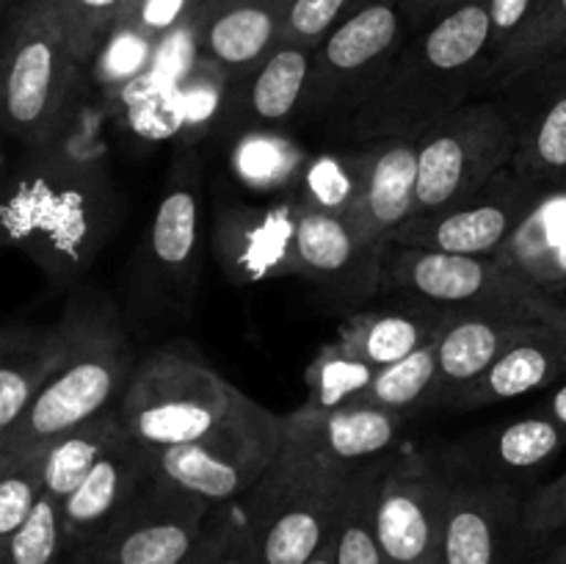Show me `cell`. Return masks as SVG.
I'll use <instances>...</instances> for the list:
<instances>
[{
    "label": "cell",
    "mask_w": 566,
    "mask_h": 564,
    "mask_svg": "<svg viewBox=\"0 0 566 564\" xmlns=\"http://www.w3.org/2000/svg\"><path fill=\"white\" fill-rule=\"evenodd\" d=\"M122 197L108 171L48 147H25L6 171L0 227L11 247L64 282L83 274L122 219Z\"/></svg>",
    "instance_id": "1"
},
{
    "label": "cell",
    "mask_w": 566,
    "mask_h": 564,
    "mask_svg": "<svg viewBox=\"0 0 566 564\" xmlns=\"http://www.w3.org/2000/svg\"><path fill=\"white\" fill-rule=\"evenodd\" d=\"M490 3H464L437 20L407 53L396 55L370 97L340 127L346 142L412 138L479 97L490 72Z\"/></svg>",
    "instance_id": "2"
},
{
    "label": "cell",
    "mask_w": 566,
    "mask_h": 564,
    "mask_svg": "<svg viewBox=\"0 0 566 564\" xmlns=\"http://www.w3.org/2000/svg\"><path fill=\"white\" fill-rule=\"evenodd\" d=\"M66 352L59 370L9 437L0 453L50 446L122 404L138 368L136 348L114 304L97 291H77L61 313Z\"/></svg>",
    "instance_id": "3"
},
{
    "label": "cell",
    "mask_w": 566,
    "mask_h": 564,
    "mask_svg": "<svg viewBox=\"0 0 566 564\" xmlns=\"http://www.w3.org/2000/svg\"><path fill=\"white\" fill-rule=\"evenodd\" d=\"M354 464L285 435L280 457L238 501L263 564H307L335 540Z\"/></svg>",
    "instance_id": "4"
},
{
    "label": "cell",
    "mask_w": 566,
    "mask_h": 564,
    "mask_svg": "<svg viewBox=\"0 0 566 564\" xmlns=\"http://www.w3.org/2000/svg\"><path fill=\"white\" fill-rule=\"evenodd\" d=\"M381 293L434 304L451 315L564 326L566 304L484 254H448L387 243L381 254Z\"/></svg>",
    "instance_id": "5"
},
{
    "label": "cell",
    "mask_w": 566,
    "mask_h": 564,
    "mask_svg": "<svg viewBox=\"0 0 566 564\" xmlns=\"http://www.w3.org/2000/svg\"><path fill=\"white\" fill-rule=\"evenodd\" d=\"M235 390L191 343H166L138 359L119 415L127 435L149 451L188 446L224 420Z\"/></svg>",
    "instance_id": "6"
},
{
    "label": "cell",
    "mask_w": 566,
    "mask_h": 564,
    "mask_svg": "<svg viewBox=\"0 0 566 564\" xmlns=\"http://www.w3.org/2000/svg\"><path fill=\"white\" fill-rule=\"evenodd\" d=\"M517 130L497 94H481L418 138L415 216L442 213L512 169Z\"/></svg>",
    "instance_id": "7"
},
{
    "label": "cell",
    "mask_w": 566,
    "mask_h": 564,
    "mask_svg": "<svg viewBox=\"0 0 566 564\" xmlns=\"http://www.w3.org/2000/svg\"><path fill=\"white\" fill-rule=\"evenodd\" d=\"M285 446V424L243 390L230 412L202 440L149 451L160 479L202 495L213 506L238 503L274 464Z\"/></svg>",
    "instance_id": "8"
},
{
    "label": "cell",
    "mask_w": 566,
    "mask_h": 564,
    "mask_svg": "<svg viewBox=\"0 0 566 564\" xmlns=\"http://www.w3.org/2000/svg\"><path fill=\"white\" fill-rule=\"evenodd\" d=\"M83 64L48 11L17 25L3 59V122L22 147L61 142L81 97Z\"/></svg>",
    "instance_id": "9"
},
{
    "label": "cell",
    "mask_w": 566,
    "mask_h": 564,
    "mask_svg": "<svg viewBox=\"0 0 566 564\" xmlns=\"http://www.w3.org/2000/svg\"><path fill=\"white\" fill-rule=\"evenodd\" d=\"M216 509L202 495L153 473L119 518L70 564H188L197 556Z\"/></svg>",
    "instance_id": "10"
},
{
    "label": "cell",
    "mask_w": 566,
    "mask_h": 564,
    "mask_svg": "<svg viewBox=\"0 0 566 564\" xmlns=\"http://www.w3.org/2000/svg\"><path fill=\"white\" fill-rule=\"evenodd\" d=\"M398 31L401 20L396 6L385 0L363 6L337 22L313 55L302 114L335 122L340 130L390 70Z\"/></svg>",
    "instance_id": "11"
},
{
    "label": "cell",
    "mask_w": 566,
    "mask_h": 564,
    "mask_svg": "<svg viewBox=\"0 0 566 564\" xmlns=\"http://www.w3.org/2000/svg\"><path fill=\"white\" fill-rule=\"evenodd\" d=\"M202 180L197 158L182 155L158 199L142 254L138 282L149 310L182 315L191 310L199 280V224H202Z\"/></svg>",
    "instance_id": "12"
},
{
    "label": "cell",
    "mask_w": 566,
    "mask_h": 564,
    "mask_svg": "<svg viewBox=\"0 0 566 564\" xmlns=\"http://www.w3.org/2000/svg\"><path fill=\"white\" fill-rule=\"evenodd\" d=\"M457 476L437 457H392L376 501V531L387 564L440 556L448 501Z\"/></svg>",
    "instance_id": "13"
},
{
    "label": "cell",
    "mask_w": 566,
    "mask_h": 564,
    "mask_svg": "<svg viewBox=\"0 0 566 564\" xmlns=\"http://www.w3.org/2000/svg\"><path fill=\"white\" fill-rule=\"evenodd\" d=\"M545 191L551 188L534 186L514 169H506L464 202L453 205L442 213L409 219L390 238V243L431 249V252L492 258L517 230L520 221L534 210Z\"/></svg>",
    "instance_id": "14"
},
{
    "label": "cell",
    "mask_w": 566,
    "mask_h": 564,
    "mask_svg": "<svg viewBox=\"0 0 566 564\" xmlns=\"http://www.w3.org/2000/svg\"><path fill=\"white\" fill-rule=\"evenodd\" d=\"M525 495L514 484L457 476L442 529V564H523Z\"/></svg>",
    "instance_id": "15"
},
{
    "label": "cell",
    "mask_w": 566,
    "mask_h": 564,
    "mask_svg": "<svg viewBox=\"0 0 566 564\" xmlns=\"http://www.w3.org/2000/svg\"><path fill=\"white\" fill-rule=\"evenodd\" d=\"M492 94L517 130L512 169L539 188L566 186V59L514 75Z\"/></svg>",
    "instance_id": "16"
},
{
    "label": "cell",
    "mask_w": 566,
    "mask_h": 564,
    "mask_svg": "<svg viewBox=\"0 0 566 564\" xmlns=\"http://www.w3.org/2000/svg\"><path fill=\"white\" fill-rule=\"evenodd\" d=\"M296 202L224 205L213 219V254L238 285L298 276Z\"/></svg>",
    "instance_id": "17"
},
{
    "label": "cell",
    "mask_w": 566,
    "mask_h": 564,
    "mask_svg": "<svg viewBox=\"0 0 566 564\" xmlns=\"http://www.w3.org/2000/svg\"><path fill=\"white\" fill-rule=\"evenodd\" d=\"M357 144L359 175L348 213V227L374 247L390 238L415 216L418 194V142L412 138H374Z\"/></svg>",
    "instance_id": "18"
},
{
    "label": "cell",
    "mask_w": 566,
    "mask_h": 564,
    "mask_svg": "<svg viewBox=\"0 0 566 564\" xmlns=\"http://www.w3.org/2000/svg\"><path fill=\"white\" fill-rule=\"evenodd\" d=\"M298 276L337 302H365L381 293L385 247L365 243L340 216L296 205Z\"/></svg>",
    "instance_id": "19"
},
{
    "label": "cell",
    "mask_w": 566,
    "mask_h": 564,
    "mask_svg": "<svg viewBox=\"0 0 566 564\" xmlns=\"http://www.w3.org/2000/svg\"><path fill=\"white\" fill-rule=\"evenodd\" d=\"M564 442V426L547 415L534 412L528 418L481 429L464 440L451 442L442 448L440 459L453 476L514 484L551 462Z\"/></svg>",
    "instance_id": "20"
},
{
    "label": "cell",
    "mask_w": 566,
    "mask_h": 564,
    "mask_svg": "<svg viewBox=\"0 0 566 564\" xmlns=\"http://www.w3.org/2000/svg\"><path fill=\"white\" fill-rule=\"evenodd\" d=\"M313 50L280 44L252 72L247 83L221 97L216 130L232 138L247 133H287L307 97Z\"/></svg>",
    "instance_id": "21"
},
{
    "label": "cell",
    "mask_w": 566,
    "mask_h": 564,
    "mask_svg": "<svg viewBox=\"0 0 566 564\" xmlns=\"http://www.w3.org/2000/svg\"><path fill=\"white\" fill-rule=\"evenodd\" d=\"M153 473L155 468L149 448L133 440L122 426V431L105 448L86 481L64 501V523L72 556L83 551L88 542L97 540L119 518L122 509L138 495V490L153 479Z\"/></svg>",
    "instance_id": "22"
},
{
    "label": "cell",
    "mask_w": 566,
    "mask_h": 564,
    "mask_svg": "<svg viewBox=\"0 0 566 564\" xmlns=\"http://www.w3.org/2000/svg\"><path fill=\"white\" fill-rule=\"evenodd\" d=\"M412 415L370 404H343V407H313L304 401L291 415H282L285 435L307 442L343 464H359L385 457Z\"/></svg>",
    "instance_id": "23"
},
{
    "label": "cell",
    "mask_w": 566,
    "mask_h": 564,
    "mask_svg": "<svg viewBox=\"0 0 566 564\" xmlns=\"http://www.w3.org/2000/svg\"><path fill=\"white\" fill-rule=\"evenodd\" d=\"M539 330H545V326L525 324V321L448 315V324L442 326L440 337H437V363H440V374H437L431 409L451 407V401L464 390V387L473 385V382L479 379V376H484L503 354L512 352L517 343H523L525 337H531Z\"/></svg>",
    "instance_id": "24"
},
{
    "label": "cell",
    "mask_w": 566,
    "mask_h": 564,
    "mask_svg": "<svg viewBox=\"0 0 566 564\" xmlns=\"http://www.w3.org/2000/svg\"><path fill=\"white\" fill-rule=\"evenodd\" d=\"M66 352L61 318L53 326H3L0 335V437L20 426L31 404L59 370Z\"/></svg>",
    "instance_id": "25"
},
{
    "label": "cell",
    "mask_w": 566,
    "mask_h": 564,
    "mask_svg": "<svg viewBox=\"0 0 566 564\" xmlns=\"http://www.w3.org/2000/svg\"><path fill=\"white\" fill-rule=\"evenodd\" d=\"M448 315L434 304L403 299L396 307L348 315L337 332V343L363 363L387 368L434 341L448 324Z\"/></svg>",
    "instance_id": "26"
},
{
    "label": "cell",
    "mask_w": 566,
    "mask_h": 564,
    "mask_svg": "<svg viewBox=\"0 0 566 564\" xmlns=\"http://www.w3.org/2000/svg\"><path fill=\"white\" fill-rule=\"evenodd\" d=\"M566 374V330L562 326H545L525 337L523 343L503 354L484 376L464 387L451 401L453 412H470V409L490 407V404L509 401V398L525 396L551 387L553 382Z\"/></svg>",
    "instance_id": "27"
},
{
    "label": "cell",
    "mask_w": 566,
    "mask_h": 564,
    "mask_svg": "<svg viewBox=\"0 0 566 564\" xmlns=\"http://www.w3.org/2000/svg\"><path fill=\"white\" fill-rule=\"evenodd\" d=\"M492 258L566 304V186L542 194Z\"/></svg>",
    "instance_id": "28"
},
{
    "label": "cell",
    "mask_w": 566,
    "mask_h": 564,
    "mask_svg": "<svg viewBox=\"0 0 566 564\" xmlns=\"http://www.w3.org/2000/svg\"><path fill=\"white\" fill-rule=\"evenodd\" d=\"M280 17L269 3L243 0V3L221 9L205 22L202 36L197 39V50L216 66L230 72H252L280 48Z\"/></svg>",
    "instance_id": "29"
},
{
    "label": "cell",
    "mask_w": 566,
    "mask_h": 564,
    "mask_svg": "<svg viewBox=\"0 0 566 564\" xmlns=\"http://www.w3.org/2000/svg\"><path fill=\"white\" fill-rule=\"evenodd\" d=\"M392 457L396 453L390 451L385 457L354 464L335 531V564H387L376 531V501Z\"/></svg>",
    "instance_id": "30"
},
{
    "label": "cell",
    "mask_w": 566,
    "mask_h": 564,
    "mask_svg": "<svg viewBox=\"0 0 566 564\" xmlns=\"http://www.w3.org/2000/svg\"><path fill=\"white\" fill-rule=\"evenodd\" d=\"M310 155L291 133H247L232 138L230 164L249 191L293 197Z\"/></svg>",
    "instance_id": "31"
},
{
    "label": "cell",
    "mask_w": 566,
    "mask_h": 564,
    "mask_svg": "<svg viewBox=\"0 0 566 564\" xmlns=\"http://www.w3.org/2000/svg\"><path fill=\"white\" fill-rule=\"evenodd\" d=\"M122 415L119 407L111 412L97 415V418L86 420L77 429L66 431L64 437L53 440L48 446V492L55 501L64 503L77 487L86 481L94 464L105 453L116 435L122 431Z\"/></svg>",
    "instance_id": "32"
},
{
    "label": "cell",
    "mask_w": 566,
    "mask_h": 564,
    "mask_svg": "<svg viewBox=\"0 0 566 564\" xmlns=\"http://www.w3.org/2000/svg\"><path fill=\"white\" fill-rule=\"evenodd\" d=\"M437 337L431 343H426L423 348H418L415 354L403 357L401 363H392L387 368L376 370L374 382L359 396L357 404H370V407L392 409V412L407 415H418L420 409H431L437 374H440Z\"/></svg>",
    "instance_id": "33"
},
{
    "label": "cell",
    "mask_w": 566,
    "mask_h": 564,
    "mask_svg": "<svg viewBox=\"0 0 566 564\" xmlns=\"http://www.w3.org/2000/svg\"><path fill=\"white\" fill-rule=\"evenodd\" d=\"M566 50V0H551L539 17H531L523 31L492 59L484 86L497 88L514 75L551 64Z\"/></svg>",
    "instance_id": "34"
},
{
    "label": "cell",
    "mask_w": 566,
    "mask_h": 564,
    "mask_svg": "<svg viewBox=\"0 0 566 564\" xmlns=\"http://www.w3.org/2000/svg\"><path fill=\"white\" fill-rule=\"evenodd\" d=\"M357 175H359V158L357 144L346 142L340 147L321 149V153L310 155L307 166L302 171L293 202L302 208L321 210V213L346 216L354 202V191H357Z\"/></svg>",
    "instance_id": "35"
},
{
    "label": "cell",
    "mask_w": 566,
    "mask_h": 564,
    "mask_svg": "<svg viewBox=\"0 0 566 564\" xmlns=\"http://www.w3.org/2000/svg\"><path fill=\"white\" fill-rule=\"evenodd\" d=\"M72 545L64 523V503L44 492L31 518L0 540V564H70Z\"/></svg>",
    "instance_id": "36"
},
{
    "label": "cell",
    "mask_w": 566,
    "mask_h": 564,
    "mask_svg": "<svg viewBox=\"0 0 566 564\" xmlns=\"http://www.w3.org/2000/svg\"><path fill=\"white\" fill-rule=\"evenodd\" d=\"M48 492V446L0 453V540H9Z\"/></svg>",
    "instance_id": "37"
},
{
    "label": "cell",
    "mask_w": 566,
    "mask_h": 564,
    "mask_svg": "<svg viewBox=\"0 0 566 564\" xmlns=\"http://www.w3.org/2000/svg\"><path fill=\"white\" fill-rule=\"evenodd\" d=\"M374 365L363 363L354 354H348L340 343H329L318 352V357L304 370L307 382V404L313 407H343V404H357L359 396L368 390L376 376Z\"/></svg>",
    "instance_id": "38"
},
{
    "label": "cell",
    "mask_w": 566,
    "mask_h": 564,
    "mask_svg": "<svg viewBox=\"0 0 566 564\" xmlns=\"http://www.w3.org/2000/svg\"><path fill=\"white\" fill-rule=\"evenodd\" d=\"M122 6L125 0H50L44 3V11L61 28L77 61L86 66L97 48L99 33L111 25Z\"/></svg>",
    "instance_id": "39"
},
{
    "label": "cell",
    "mask_w": 566,
    "mask_h": 564,
    "mask_svg": "<svg viewBox=\"0 0 566 564\" xmlns=\"http://www.w3.org/2000/svg\"><path fill=\"white\" fill-rule=\"evenodd\" d=\"M188 564H263L238 503L216 509L208 534Z\"/></svg>",
    "instance_id": "40"
},
{
    "label": "cell",
    "mask_w": 566,
    "mask_h": 564,
    "mask_svg": "<svg viewBox=\"0 0 566 564\" xmlns=\"http://www.w3.org/2000/svg\"><path fill=\"white\" fill-rule=\"evenodd\" d=\"M155 48L144 31H122L111 39L108 48L99 53L97 77L103 86L114 88L127 81H136L153 64Z\"/></svg>",
    "instance_id": "41"
},
{
    "label": "cell",
    "mask_w": 566,
    "mask_h": 564,
    "mask_svg": "<svg viewBox=\"0 0 566 564\" xmlns=\"http://www.w3.org/2000/svg\"><path fill=\"white\" fill-rule=\"evenodd\" d=\"M348 0H293L285 14V33L282 44H296V48L315 50L332 28L340 22L343 9Z\"/></svg>",
    "instance_id": "42"
},
{
    "label": "cell",
    "mask_w": 566,
    "mask_h": 564,
    "mask_svg": "<svg viewBox=\"0 0 566 564\" xmlns=\"http://www.w3.org/2000/svg\"><path fill=\"white\" fill-rule=\"evenodd\" d=\"M523 531L528 545L545 542L566 531V473L525 495Z\"/></svg>",
    "instance_id": "43"
},
{
    "label": "cell",
    "mask_w": 566,
    "mask_h": 564,
    "mask_svg": "<svg viewBox=\"0 0 566 564\" xmlns=\"http://www.w3.org/2000/svg\"><path fill=\"white\" fill-rule=\"evenodd\" d=\"M534 3L536 0H490L492 44H501V50L506 48L534 17Z\"/></svg>",
    "instance_id": "44"
},
{
    "label": "cell",
    "mask_w": 566,
    "mask_h": 564,
    "mask_svg": "<svg viewBox=\"0 0 566 564\" xmlns=\"http://www.w3.org/2000/svg\"><path fill=\"white\" fill-rule=\"evenodd\" d=\"M186 9V0H144L142 3V28L147 31H160L171 28L177 17Z\"/></svg>",
    "instance_id": "45"
},
{
    "label": "cell",
    "mask_w": 566,
    "mask_h": 564,
    "mask_svg": "<svg viewBox=\"0 0 566 564\" xmlns=\"http://www.w3.org/2000/svg\"><path fill=\"white\" fill-rule=\"evenodd\" d=\"M531 564H566V531L531 545Z\"/></svg>",
    "instance_id": "46"
},
{
    "label": "cell",
    "mask_w": 566,
    "mask_h": 564,
    "mask_svg": "<svg viewBox=\"0 0 566 564\" xmlns=\"http://www.w3.org/2000/svg\"><path fill=\"white\" fill-rule=\"evenodd\" d=\"M539 412L547 415V418H553L556 424H562L566 429V385L558 387V390H553V396L547 398L545 407H542Z\"/></svg>",
    "instance_id": "47"
},
{
    "label": "cell",
    "mask_w": 566,
    "mask_h": 564,
    "mask_svg": "<svg viewBox=\"0 0 566 564\" xmlns=\"http://www.w3.org/2000/svg\"><path fill=\"white\" fill-rule=\"evenodd\" d=\"M307 564H335V540H332L329 545H326L324 551L318 553V556H313V558H310Z\"/></svg>",
    "instance_id": "48"
},
{
    "label": "cell",
    "mask_w": 566,
    "mask_h": 564,
    "mask_svg": "<svg viewBox=\"0 0 566 564\" xmlns=\"http://www.w3.org/2000/svg\"><path fill=\"white\" fill-rule=\"evenodd\" d=\"M420 564H442V558L434 556V558H426V562H420Z\"/></svg>",
    "instance_id": "49"
},
{
    "label": "cell",
    "mask_w": 566,
    "mask_h": 564,
    "mask_svg": "<svg viewBox=\"0 0 566 564\" xmlns=\"http://www.w3.org/2000/svg\"><path fill=\"white\" fill-rule=\"evenodd\" d=\"M523 564H531V553H528V558H525V562Z\"/></svg>",
    "instance_id": "50"
}]
</instances>
